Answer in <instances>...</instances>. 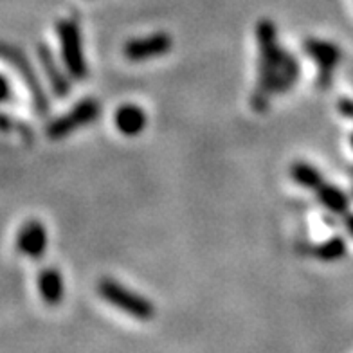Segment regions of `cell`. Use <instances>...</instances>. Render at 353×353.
Segmentation results:
<instances>
[{
    "instance_id": "5bb4252c",
    "label": "cell",
    "mask_w": 353,
    "mask_h": 353,
    "mask_svg": "<svg viewBox=\"0 0 353 353\" xmlns=\"http://www.w3.org/2000/svg\"><path fill=\"white\" fill-rule=\"evenodd\" d=\"M348 252V243L343 236H330L325 242H321L319 245L312 247V254L316 256L317 260L332 263V261L343 260Z\"/></svg>"
},
{
    "instance_id": "7a4b0ae2",
    "label": "cell",
    "mask_w": 353,
    "mask_h": 353,
    "mask_svg": "<svg viewBox=\"0 0 353 353\" xmlns=\"http://www.w3.org/2000/svg\"><path fill=\"white\" fill-rule=\"evenodd\" d=\"M98 294L103 301H107L114 308L134 317L137 321H152L155 317L154 303L141 296L139 292H134L132 288L125 287L119 281L112 278L99 279Z\"/></svg>"
},
{
    "instance_id": "ac0fdd59",
    "label": "cell",
    "mask_w": 353,
    "mask_h": 353,
    "mask_svg": "<svg viewBox=\"0 0 353 353\" xmlns=\"http://www.w3.org/2000/svg\"><path fill=\"white\" fill-rule=\"evenodd\" d=\"M344 229H346V232L353 238V213L344 214Z\"/></svg>"
},
{
    "instance_id": "6da1fadb",
    "label": "cell",
    "mask_w": 353,
    "mask_h": 353,
    "mask_svg": "<svg viewBox=\"0 0 353 353\" xmlns=\"http://www.w3.org/2000/svg\"><path fill=\"white\" fill-rule=\"evenodd\" d=\"M258 43V76L251 96L256 112H267L276 96H283L298 83L301 67L298 58L281 46L278 29L269 19L256 23Z\"/></svg>"
},
{
    "instance_id": "4fadbf2b",
    "label": "cell",
    "mask_w": 353,
    "mask_h": 353,
    "mask_svg": "<svg viewBox=\"0 0 353 353\" xmlns=\"http://www.w3.org/2000/svg\"><path fill=\"white\" fill-rule=\"evenodd\" d=\"M290 179H292L298 186L305 188V190L317 191L323 184H325V176L317 170L314 164L307 163V161H296L290 164Z\"/></svg>"
},
{
    "instance_id": "e0dca14e",
    "label": "cell",
    "mask_w": 353,
    "mask_h": 353,
    "mask_svg": "<svg viewBox=\"0 0 353 353\" xmlns=\"http://www.w3.org/2000/svg\"><path fill=\"white\" fill-rule=\"evenodd\" d=\"M8 98H10V83L4 76L0 74V103H4Z\"/></svg>"
},
{
    "instance_id": "9a60e30c",
    "label": "cell",
    "mask_w": 353,
    "mask_h": 353,
    "mask_svg": "<svg viewBox=\"0 0 353 353\" xmlns=\"http://www.w3.org/2000/svg\"><path fill=\"white\" fill-rule=\"evenodd\" d=\"M11 130H28L22 123L14 121L13 117L10 116H4V114H0V132H11Z\"/></svg>"
},
{
    "instance_id": "ba28073f",
    "label": "cell",
    "mask_w": 353,
    "mask_h": 353,
    "mask_svg": "<svg viewBox=\"0 0 353 353\" xmlns=\"http://www.w3.org/2000/svg\"><path fill=\"white\" fill-rule=\"evenodd\" d=\"M47 245H49V234H47L46 225L40 220H28L17 232L14 247L20 254L29 258V260L37 261L43 258Z\"/></svg>"
},
{
    "instance_id": "277c9868",
    "label": "cell",
    "mask_w": 353,
    "mask_h": 353,
    "mask_svg": "<svg viewBox=\"0 0 353 353\" xmlns=\"http://www.w3.org/2000/svg\"><path fill=\"white\" fill-rule=\"evenodd\" d=\"M101 114V105L98 99L85 98L79 103H76L74 107L70 108L67 114L56 117L54 121L47 125V137L52 141L65 139L67 135L74 134L79 128L92 125Z\"/></svg>"
},
{
    "instance_id": "9c48e42d",
    "label": "cell",
    "mask_w": 353,
    "mask_h": 353,
    "mask_svg": "<svg viewBox=\"0 0 353 353\" xmlns=\"http://www.w3.org/2000/svg\"><path fill=\"white\" fill-rule=\"evenodd\" d=\"M38 58H40V65H42L43 72L49 78V85H51L52 92L58 96V98H67L70 94V76L69 72H63L58 61L54 60V54L51 52V49L43 43L38 46Z\"/></svg>"
},
{
    "instance_id": "52a82bcc",
    "label": "cell",
    "mask_w": 353,
    "mask_h": 353,
    "mask_svg": "<svg viewBox=\"0 0 353 353\" xmlns=\"http://www.w3.org/2000/svg\"><path fill=\"white\" fill-rule=\"evenodd\" d=\"M0 58L10 61L11 65L19 70L20 74H22L23 81H26L28 88L31 90V96H33V103H34V107H37V112L40 114V116H46L49 103H47L46 94H43L42 87H40V83H38L37 74H34L33 69L29 67L26 56H23L19 49H14V47L0 43Z\"/></svg>"
},
{
    "instance_id": "8fae6325",
    "label": "cell",
    "mask_w": 353,
    "mask_h": 353,
    "mask_svg": "<svg viewBox=\"0 0 353 353\" xmlns=\"http://www.w3.org/2000/svg\"><path fill=\"white\" fill-rule=\"evenodd\" d=\"M38 292L40 298L49 307H56L63 301L65 296V283H63V276L60 274V270L54 267H47V269L40 270L38 274Z\"/></svg>"
},
{
    "instance_id": "ffe728a7",
    "label": "cell",
    "mask_w": 353,
    "mask_h": 353,
    "mask_svg": "<svg viewBox=\"0 0 353 353\" xmlns=\"http://www.w3.org/2000/svg\"><path fill=\"white\" fill-rule=\"evenodd\" d=\"M348 172H350V175H352V176H353V166H352V168H350Z\"/></svg>"
},
{
    "instance_id": "7c38bea8",
    "label": "cell",
    "mask_w": 353,
    "mask_h": 353,
    "mask_svg": "<svg viewBox=\"0 0 353 353\" xmlns=\"http://www.w3.org/2000/svg\"><path fill=\"white\" fill-rule=\"evenodd\" d=\"M316 193L319 204L323 205L326 211H330V213L337 214V216L348 213L350 196L346 195L341 188L334 186V184H326L325 182Z\"/></svg>"
},
{
    "instance_id": "d6986e66",
    "label": "cell",
    "mask_w": 353,
    "mask_h": 353,
    "mask_svg": "<svg viewBox=\"0 0 353 353\" xmlns=\"http://www.w3.org/2000/svg\"><path fill=\"white\" fill-rule=\"evenodd\" d=\"M350 146H352V150H353V132L350 134Z\"/></svg>"
},
{
    "instance_id": "30bf717a",
    "label": "cell",
    "mask_w": 353,
    "mask_h": 353,
    "mask_svg": "<svg viewBox=\"0 0 353 353\" xmlns=\"http://www.w3.org/2000/svg\"><path fill=\"white\" fill-rule=\"evenodd\" d=\"M114 125L126 137H135V135L144 132V128L148 125V117H146V112L139 105L125 103L114 114Z\"/></svg>"
},
{
    "instance_id": "2e32d148",
    "label": "cell",
    "mask_w": 353,
    "mask_h": 353,
    "mask_svg": "<svg viewBox=\"0 0 353 353\" xmlns=\"http://www.w3.org/2000/svg\"><path fill=\"white\" fill-rule=\"evenodd\" d=\"M337 110H339L341 116H344L346 119H352L353 121V99L352 98H341L337 101Z\"/></svg>"
},
{
    "instance_id": "3957f363",
    "label": "cell",
    "mask_w": 353,
    "mask_h": 353,
    "mask_svg": "<svg viewBox=\"0 0 353 353\" xmlns=\"http://www.w3.org/2000/svg\"><path fill=\"white\" fill-rule=\"evenodd\" d=\"M56 33L60 40L61 60L69 76L76 81H83L87 78V60L83 52V40L79 23L72 19H61L56 23Z\"/></svg>"
},
{
    "instance_id": "44dd1931",
    "label": "cell",
    "mask_w": 353,
    "mask_h": 353,
    "mask_svg": "<svg viewBox=\"0 0 353 353\" xmlns=\"http://www.w3.org/2000/svg\"><path fill=\"white\" fill-rule=\"evenodd\" d=\"M352 196H353V188H352Z\"/></svg>"
},
{
    "instance_id": "8992f818",
    "label": "cell",
    "mask_w": 353,
    "mask_h": 353,
    "mask_svg": "<svg viewBox=\"0 0 353 353\" xmlns=\"http://www.w3.org/2000/svg\"><path fill=\"white\" fill-rule=\"evenodd\" d=\"M173 38L168 33H152L148 37L134 38L125 43V58L130 61H148L161 58L172 51Z\"/></svg>"
},
{
    "instance_id": "5b68a950",
    "label": "cell",
    "mask_w": 353,
    "mask_h": 353,
    "mask_svg": "<svg viewBox=\"0 0 353 353\" xmlns=\"http://www.w3.org/2000/svg\"><path fill=\"white\" fill-rule=\"evenodd\" d=\"M303 51L307 52L317 65V87H330L332 81H334L335 69L339 67L341 58H343L341 47L335 46L334 42H328V40L307 38L303 42Z\"/></svg>"
}]
</instances>
